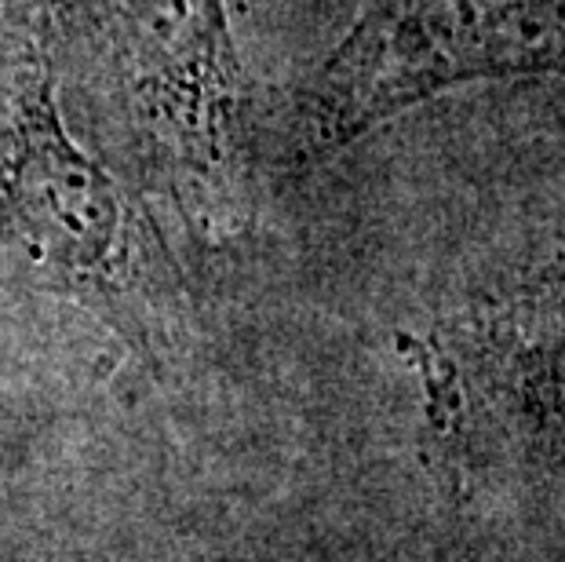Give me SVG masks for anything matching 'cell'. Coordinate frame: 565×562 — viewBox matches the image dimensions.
<instances>
[{
	"label": "cell",
	"instance_id": "obj_1",
	"mask_svg": "<svg viewBox=\"0 0 565 562\" xmlns=\"http://www.w3.org/2000/svg\"><path fill=\"white\" fill-rule=\"evenodd\" d=\"M0 253L30 289L88 310L139 362H161L186 337L183 271L142 198L66 131L30 15L0 30Z\"/></svg>",
	"mask_w": 565,
	"mask_h": 562
},
{
	"label": "cell",
	"instance_id": "obj_2",
	"mask_svg": "<svg viewBox=\"0 0 565 562\" xmlns=\"http://www.w3.org/2000/svg\"><path fill=\"white\" fill-rule=\"evenodd\" d=\"M47 11L153 194L194 234H237L252 212L248 81L223 0H47Z\"/></svg>",
	"mask_w": 565,
	"mask_h": 562
},
{
	"label": "cell",
	"instance_id": "obj_3",
	"mask_svg": "<svg viewBox=\"0 0 565 562\" xmlns=\"http://www.w3.org/2000/svg\"><path fill=\"white\" fill-rule=\"evenodd\" d=\"M522 74H565V0H369L299 99V153L321 161L445 88Z\"/></svg>",
	"mask_w": 565,
	"mask_h": 562
}]
</instances>
